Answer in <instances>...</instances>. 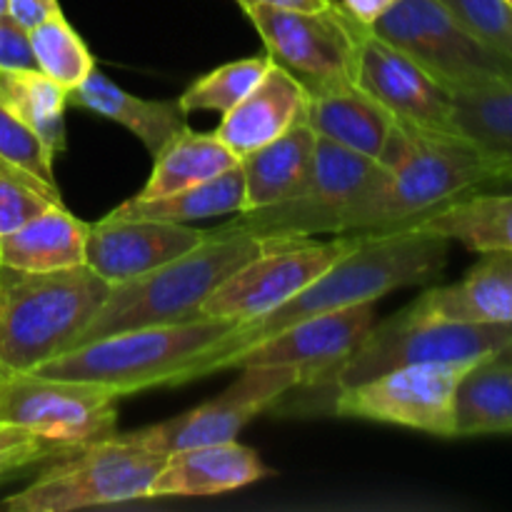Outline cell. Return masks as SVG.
<instances>
[{
  "mask_svg": "<svg viewBox=\"0 0 512 512\" xmlns=\"http://www.w3.org/2000/svg\"><path fill=\"white\" fill-rule=\"evenodd\" d=\"M448 255L450 240L423 228L363 233L355 248L330 265L303 293L263 318L230 328L198 358L185 363L170 385L193 383L203 375L233 368L235 358L245 350L305 318L358 303H375L400 288L435 283L448 265Z\"/></svg>",
  "mask_w": 512,
  "mask_h": 512,
  "instance_id": "cell-1",
  "label": "cell"
},
{
  "mask_svg": "<svg viewBox=\"0 0 512 512\" xmlns=\"http://www.w3.org/2000/svg\"><path fill=\"white\" fill-rule=\"evenodd\" d=\"M380 178L345 208L338 235L400 230L512 168L453 133H430L395 120L378 155Z\"/></svg>",
  "mask_w": 512,
  "mask_h": 512,
  "instance_id": "cell-2",
  "label": "cell"
},
{
  "mask_svg": "<svg viewBox=\"0 0 512 512\" xmlns=\"http://www.w3.org/2000/svg\"><path fill=\"white\" fill-rule=\"evenodd\" d=\"M263 243L265 240L253 235L218 233L210 228L198 248L150 273L110 285L105 303L68 350L120 330L173 325L200 318L203 300L230 273L255 258L263 250Z\"/></svg>",
  "mask_w": 512,
  "mask_h": 512,
  "instance_id": "cell-3",
  "label": "cell"
},
{
  "mask_svg": "<svg viewBox=\"0 0 512 512\" xmlns=\"http://www.w3.org/2000/svg\"><path fill=\"white\" fill-rule=\"evenodd\" d=\"M110 285L88 265L25 273L0 265V373H30L88 328Z\"/></svg>",
  "mask_w": 512,
  "mask_h": 512,
  "instance_id": "cell-4",
  "label": "cell"
},
{
  "mask_svg": "<svg viewBox=\"0 0 512 512\" xmlns=\"http://www.w3.org/2000/svg\"><path fill=\"white\" fill-rule=\"evenodd\" d=\"M235 325V320L200 315L173 325L120 330L65 350L30 373L98 383L118 398L150 388H168L185 363L198 358Z\"/></svg>",
  "mask_w": 512,
  "mask_h": 512,
  "instance_id": "cell-5",
  "label": "cell"
},
{
  "mask_svg": "<svg viewBox=\"0 0 512 512\" xmlns=\"http://www.w3.org/2000/svg\"><path fill=\"white\" fill-rule=\"evenodd\" d=\"M165 455L128 443L120 433L50 460L23 490L0 500L3 512H73L148 500Z\"/></svg>",
  "mask_w": 512,
  "mask_h": 512,
  "instance_id": "cell-6",
  "label": "cell"
},
{
  "mask_svg": "<svg viewBox=\"0 0 512 512\" xmlns=\"http://www.w3.org/2000/svg\"><path fill=\"white\" fill-rule=\"evenodd\" d=\"M510 345L512 323H445L405 308L383 323H373L363 343L320 388L338 393L403 365L488 360Z\"/></svg>",
  "mask_w": 512,
  "mask_h": 512,
  "instance_id": "cell-7",
  "label": "cell"
},
{
  "mask_svg": "<svg viewBox=\"0 0 512 512\" xmlns=\"http://www.w3.org/2000/svg\"><path fill=\"white\" fill-rule=\"evenodd\" d=\"M368 28L410 55L450 93L512 78V60L485 45L443 0H398Z\"/></svg>",
  "mask_w": 512,
  "mask_h": 512,
  "instance_id": "cell-8",
  "label": "cell"
},
{
  "mask_svg": "<svg viewBox=\"0 0 512 512\" xmlns=\"http://www.w3.org/2000/svg\"><path fill=\"white\" fill-rule=\"evenodd\" d=\"M118 395L98 383L0 373V423L45 440L60 455L115 433Z\"/></svg>",
  "mask_w": 512,
  "mask_h": 512,
  "instance_id": "cell-9",
  "label": "cell"
},
{
  "mask_svg": "<svg viewBox=\"0 0 512 512\" xmlns=\"http://www.w3.org/2000/svg\"><path fill=\"white\" fill-rule=\"evenodd\" d=\"M383 168L375 158L318 138L313 178L303 195L288 203L260 210H243L218 225V233H245L260 240L313 238L318 233L338 235L345 208L380 178Z\"/></svg>",
  "mask_w": 512,
  "mask_h": 512,
  "instance_id": "cell-10",
  "label": "cell"
},
{
  "mask_svg": "<svg viewBox=\"0 0 512 512\" xmlns=\"http://www.w3.org/2000/svg\"><path fill=\"white\" fill-rule=\"evenodd\" d=\"M358 238L360 235H335L333 240H265L255 258L230 273L203 300L200 315L235 323L263 318L303 293L330 265L353 250Z\"/></svg>",
  "mask_w": 512,
  "mask_h": 512,
  "instance_id": "cell-11",
  "label": "cell"
},
{
  "mask_svg": "<svg viewBox=\"0 0 512 512\" xmlns=\"http://www.w3.org/2000/svg\"><path fill=\"white\" fill-rule=\"evenodd\" d=\"M275 65L293 73L305 90L355 85L360 23L333 3L325 10L240 5Z\"/></svg>",
  "mask_w": 512,
  "mask_h": 512,
  "instance_id": "cell-12",
  "label": "cell"
},
{
  "mask_svg": "<svg viewBox=\"0 0 512 512\" xmlns=\"http://www.w3.org/2000/svg\"><path fill=\"white\" fill-rule=\"evenodd\" d=\"M478 363L483 360L418 363L388 370L333 393V413L338 418L400 425L435 438H455L458 385Z\"/></svg>",
  "mask_w": 512,
  "mask_h": 512,
  "instance_id": "cell-13",
  "label": "cell"
},
{
  "mask_svg": "<svg viewBox=\"0 0 512 512\" xmlns=\"http://www.w3.org/2000/svg\"><path fill=\"white\" fill-rule=\"evenodd\" d=\"M233 385L215 398L183 415L120 433L128 443L155 453L195 448L238 440L240 430L253 423L260 413L303 385V375L288 365H240Z\"/></svg>",
  "mask_w": 512,
  "mask_h": 512,
  "instance_id": "cell-14",
  "label": "cell"
},
{
  "mask_svg": "<svg viewBox=\"0 0 512 512\" xmlns=\"http://www.w3.org/2000/svg\"><path fill=\"white\" fill-rule=\"evenodd\" d=\"M355 85L383 105L398 123L430 133L455 135L453 93L410 55L375 35L363 23L358 28Z\"/></svg>",
  "mask_w": 512,
  "mask_h": 512,
  "instance_id": "cell-15",
  "label": "cell"
},
{
  "mask_svg": "<svg viewBox=\"0 0 512 512\" xmlns=\"http://www.w3.org/2000/svg\"><path fill=\"white\" fill-rule=\"evenodd\" d=\"M375 323V303H358L350 308L313 315L280 330L265 343L238 355L240 365H288L303 375L300 388H320L335 368L353 355Z\"/></svg>",
  "mask_w": 512,
  "mask_h": 512,
  "instance_id": "cell-16",
  "label": "cell"
},
{
  "mask_svg": "<svg viewBox=\"0 0 512 512\" xmlns=\"http://www.w3.org/2000/svg\"><path fill=\"white\" fill-rule=\"evenodd\" d=\"M205 235L208 230L190 228L188 223L128 220L108 213L90 223L85 265L108 285H118L198 248Z\"/></svg>",
  "mask_w": 512,
  "mask_h": 512,
  "instance_id": "cell-17",
  "label": "cell"
},
{
  "mask_svg": "<svg viewBox=\"0 0 512 512\" xmlns=\"http://www.w3.org/2000/svg\"><path fill=\"white\" fill-rule=\"evenodd\" d=\"M273 475L258 453L238 440L173 450L150 485V498H205L248 488Z\"/></svg>",
  "mask_w": 512,
  "mask_h": 512,
  "instance_id": "cell-18",
  "label": "cell"
},
{
  "mask_svg": "<svg viewBox=\"0 0 512 512\" xmlns=\"http://www.w3.org/2000/svg\"><path fill=\"white\" fill-rule=\"evenodd\" d=\"M308 90L280 65H270L265 78L220 120L218 135L240 160L280 138L303 120Z\"/></svg>",
  "mask_w": 512,
  "mask_h": 512,
  "instance_id": "cell-19",
  "label": "cell"
},
{
  "mask_svg": "<svg viewBox=\"0 0 512 512\" xmlns=\"http://www.w3.org/2000/svg\"><path fill=\"white\" fill-rule=\"evenodd\" d=\"M408 310L420 318L445 323H512L508 253L483 255L463 280L425 290Z\"/></svg>",
  "mask_w": 512,
  "mask_h": 512,
  "instance_id": "cell-20",
  "label": "cell"
},
{
  "mask_svg": "<svg viewBox=\"0 0 512 512\" xmlns=\"http://www.w3.org/2000/svg\"><path fill=\"white\" fill-rule=\"evenodd\" d=\"M68 105L108 118L128 128L143 143L150 158L188 128V113L178 100H148L128 93L98 68L68 93Z\"/></svg>",
  "mask_w": 512,
  "mask_h": 512,
  "instance_id": "cell-21",
  "label": "cell"
},
{
  "mask_svg": "<svg viewBox=\"0 0 512 512\" xmlns=\"http://www.w3.org/2000/svg\"><path fill=\"white\" fill-rule=\"evenodd\" d=\"M318 135L305 120L285 130L280 138L240 160L245 183V208L260 210L288 203L305 193L313 178Z\"/></svg>",
  "mask_w": 512,
  "mask_h": 512,
  "instance_id": "cell-22",
  "label": "cell"
},
{
  "mask_svg": "<svg viewBox=\"0 0 512 512\" xmlns=\"http://www.w3.org/2000/svg\"><path fill=\"white\" fill-rule=\"evenodd\" d=\"M303 120L318 138L378 160L395 118L358 85L308 90Z\"/></svg>",
  "mask_w": 512,
  "mask_h": 512,
  "instance_id": "cell-23",
  "label": "cell"
},
{
  "mask_svg": "<svg viewBox=\"0 0 512 512\" xmlns=\"http://www.w3.org/2000/svg\"><path fill=\"white\" fill-rule=\"evenodd\" d=\"M90 223L75 218L65 205H53L18 230L0 235V265L25 273H53L85 265Z\"/></svg>",
  "mask_w": 512,
  "mask_h": 512,
  "instance_id": "cell-24",
  "label": "cell"
},
{
  "mask_svg": "<svg viewBox=\"0 0 512 512\" xmlns=\"http://www.w3.org/2000/svg\"><path fill=\"white\" fill-rule=\"evenodd\" d=\"M408 228L430 230L480 255L512 253V193L473 190Z\"/></svg>",
  "mask_w": 512,
  "mask_h": 512,
  "instance_id": "cell-25",
  "label": "cell"
},
{
  "mask_svg": "<svg viewBox=\"0 0 512 512\" xmlns=\"http://www.w3.org/2000/svg\"><path fill=\"white\" fill-rule=\"evenodd\" d=\"M0 105L50 153H65L68 90L38 68H0Z\"/></svg>",
  "mask_w": 512,
  "mask_h": 512,
  "instance_id": "cell-26",
  "label": "cell"
},
{
  "mask_svg": "<svg viewBox=\"0 0 512 512\" xmlns=\"http://www.w3.org/2000/svg\"><path fill=\"white\" fill-rule=\"evenodd\" d=\"M245 183L240 165L225 170L218 178L205 180L193 188L178 193L160 195V198H138L120 203L110 210L115 218L128 220H163V223H195V220L215 218V215L243 213Z\"/></svg>",
  "mask_w": 512,
  "mask_h": 512,
  "instance_id": "cell-27",
  "label": "cell"
},
{
  "mask_svg": "<svg viewBox=\"0 0 512 512\" xmlns=\"http://www.w3.org/2000/svg\"><path fill=\"white\" fill-rule=\"evenodd\" d=\"M240 165V158L215 133H195L185 128L153 158V170L138 198H160L218 178Z\"/></svg>",
  "mask_w": 512,
  "mask_h": 512,
  "instance_id": "cell-28",
  "label": "cell"
},
{
  "mask_svg": "<svg viewBox=\"0 0 512 512\" xmlns=\"http://www.w3.org/2000/svg\"><path fill=\"white\" fill-rule=\"evenodd\" d=\"M512 433V358L495 355L468 370L455 398V438Z\"/></svg>",
  "mask_w": 512,
  "mask_h": 512,
  "instance_id": "cell-29",
  "label": "cell"
},
{
  "mask_svg": "<svg viewBox=\"0 0 512 512\" xmlns=\"http://www.w3.org/2000/svg\"><path fill=\"white\" fill-rule=\"evenodd\" d=\"M453 130L512 168V78L455 90Z\"/></svg>",
  "mask_w": 512,
  "mask_h": 512,
  "instance_id": "cell-30",
  "label": "cell"
},
{
  "mask_svg": "<svg viewBox=\"0 0 512 512\" xmlns=\"http://www.w3.org/2000/svg\"><path fill=\"white\" fill-rule=\"evenodd\" d=\"M28 43L35 68L63 85L68 93L95 70L93 53L63 13H55L53 18L30 28Z\"/></svg>",
  "mask_w": 512,
  "mask_h": 512,
  "instance_id": "cell-31",
  "label": "cell"
},
{
  "mask_svg": "<svg viewBox=\"0 0 512 512\" xmlns=\"http://www.w3.org/2000/svg\"><path fill=\"white\" fill-rule=\"evenodd\" d=\"M270 65H273V58H270L268 53L218 65V68H213L210 73L193 80V83L183 90L178 103L183 105L185 113L215 110V113L225 115L265 78Z\"/></svg>",
  "mask_w": 512,
  "mask_h": 512,
  "instance_id": "cell-32",
  "label": "cell"
},
{
  "mask_svg": "<svg viewBox=\"0 0 512 512\" xmlns=\"http://www.w3.org/2000/svg\"><path fill=\"white\" fill-rule=\"evenodd\" d=\"M63 203L58 185H50L0 155V235H8Z\"/></svg>",
  "mask_w": 512,
  "mask_h": 512,
  "instance_id": "cell-33",
  "label": "cell"
},
{
  "mask_svg": "<svg viewBox=\"0 0 512 512\" xmlns=\"http://www.w3.org/2000/svg\"><path fill=\"white\" fill-rule=\"evenodd\" d=\"M485 45L512 60L510 0H443Z\"/></svg>",
  "mask_w": 512,
  "mask_h": 512,
  "instance_id": "cell-34",
  "label": "cell"
},
{
  "mask_svg": "<svg viewBox=\"0 0 512 512\" xmlns=\"http://www.w3.org/2000/svg\"><path fill=\"white\" fill-rule=\"evenodd\" d=\"M0 155L13 160L20 168L30 170L45 183L58 185L53 170L55 155L25 125H20L3 105H0Z\"/></svg>",
  "mask_w": 512,
  "mask_h": 512,
  "instance_id": "cell-35",
  "label": "cell"
},
{
  "mask_svg": "<svg viewBox=\"0 0 512 512\" xmlns=\"http://www.w3.org/2000/svg\"><path fill=\"white\" fill-rule=\"evenodd\" d=\"M0 68H35L28 30L10 15H0Z\"/></svg>",
  "mask_w": 512,
  "mask_h": 512,
  "instance_id": "cell-36",
  "label": "cell"
},
{
  "mask_svg": "<svg viewBox=\"0 0 512 512\" xmlns=\"http://www.w3.org/2000/svg\"><path fill=\"white\" fill-rule=\"evenodd\" d=\"M55 13H63L58 0H8V15L25 30L53 18Z\"/></svg>",
  "mask_w": 512,
  "mask_h": 512,
  "instance_id": "cell-37",
  "label": "cell"
},
{
  "mask_svg": "<svg viewBox=\"0 0 512 512\" xmlns=\"http://www.w3.org/2000/svg\"><path fill=\"white\" fill-rule=\"evenodd\" d=\"M395 3H398V0H340L338 5H343L358 23L373 25L375 20H378L385 10L393 8Z\"/></svg>",
  "mask_w": 512,
  "mask_h": 512,
  "instance_id": "cell-38",
  "label": "cell"
},
{
  "mask_svg": "<svg viewBox=\"0 0 512 512\" xmlns=\"http://www.w3.org/2000/svg\"><path fill=\"white\" fill-rule=\"evenodd\" d=\"M238 5H270V8L285 10H325L335 0H235Z\"/></svg>",
  "mask_w": 512,
  "mask_h": 512,
  "instance_id": "cell-39",
  "label": "cell"
},
{
  "mask_svg": "<svg viewBox=\"0 0 512 512\" xmlns=\"http://www.w3.org/2000/svg\"><path fill=\"white\" fill-rule=\"evenodd\" d=\"M485 190H505V193H512V173L505 175V178L495 180V183L488 185V188H485Z\"/></svg>",
  "mask_w": 512,
  "mask_h": 512,
  "instance_id": "cell-40",
  "label": "cell"
},
{
  "mask_svg": "<svg viewBox=\"0 0 512 512\" xmlns=\"http://www.w3.org/2000/svg\"><path fill=\"white\" fill-rule=\"evenodd\" d=\"M0 15H8V0H0Z\"/></svg>",
  "mask_w": 512,
  "mask_h": 512,
  "instance_id": "cell-41",
  "label": "cell"
},
{
  "mask_svg": "<svg viewBox=\"0 0 512 512\" xmlns=\"http://www.w3.org/2000/svg\"><path fill=\"white\" fill-rule=\"evenodd\" d=\"M500 355H505V358H512V345H510L508 350H503V353H500Z\"/></svg>",
  "mask_w": 512,
  "mask_h": 512,
  "instance_id": "cell-42",
  "label": "cell"
},
{
  "mask_svg": "<svg viewBox=\"0 0 512 512\" xmlns=\"http://www.w3.org/2000/svg\"><path fill=\"white\" fill-rule=\"evenodd\" d=\"M508 263H510V278H512V253H508Z\"/></svg>",
  "mask_w": 512,
  "mask_h": 512,
  "instance_id": "cell-43",
  "label": "cell"
},
{
  "mask_svg": "<svg viewBox=\"0 0 512 512\" xmlns=\"http://www.w3.org/2000/svg\"><path fill=\"white\" fill-rule=\"evenodd\" d=\"M510 3H512V0H510Z\"/></svg>",
  "mask_w": 512,
  "mask_h": 512,
  "instance_id": "cell-44",
  "label": "cell"
}]
</instances>
